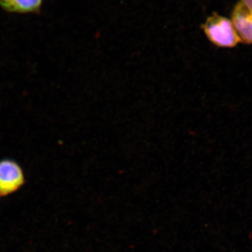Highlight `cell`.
<instances>
[{
    "label": "cell",
    "instance_id": "1",
    "mask_svg": "<svg viewBox=\"0 0 252 252\" xmlns=\"http://www.w3.org/2000/svg\"><path fill=\"white\" fill-rule=\"evenodd\" d=\"M202 28L209 40L219 47H235L240 41L231 20L220 15L207 18Z\"/></svg>",
    "mask_w": 252,
    "mask_h": 252
},
{
    "label": "cell",
    "instance_id": "2",
    "mask_svg": "<svg viewBox=\"0 0 252 252\" xmlns=\"http://www.w3.org/2000/svg\"><path fill=\"white\" fill-rule=\"evenodd\" d=\"M26 183L22 167L11 159L0 160V196H7L19 190Z\"/></svg>",
    "mask_w": 252,
    "mask_h": 252
},
{
    "label": "cell",
    "instance_id": "3",
    "mask_svg": "<svg viewBox=\"0 0 252 252\" xmlns=\"http://www.w3.org/2000/svg\"><path fill=\"white\" fill-rule=\"evenodd\" d=\"M231 21L240 41L252 44V0H240L232 11Z\"/></svg>",
    "mask_w": 252,
    "mask_h": 252
},
{
    "label": "cell",
    "instance_id": "4",
    "mask_svg": "<svg viewBox=\"0 0 252 252\" xmlns=\"http://www.w3.org/2000/svg\"><path fill=\"white\" fill-rule=\"evenodd\" d=\"M42 0H0V6L11 12H35L40 9Z\"/></svg>",
    "mask_w": 252,
    "mask_h": 252
}]
</instances>
